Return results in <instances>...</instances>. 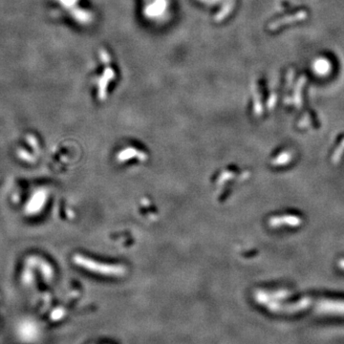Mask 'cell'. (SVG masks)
I'll return each mask as SVG.
<instances>
[{
	"label": "cell",
	"mask_w": 344,
	"mask_h": 344,
	"mask_svg": "<svg viewBox=\"0 0 344 344\" xmlns=\"http://www.w3.org/2000/svg\"><path fill=\"white\" fill-rule=\"evenodd\" d=\"M314 68H315V71L318 74L325 75L330 71V63L328 62V60L320 59V60H316L314 64Z\"/></svg>",
	"instance_id": "cell-1"
}]
</instances>
